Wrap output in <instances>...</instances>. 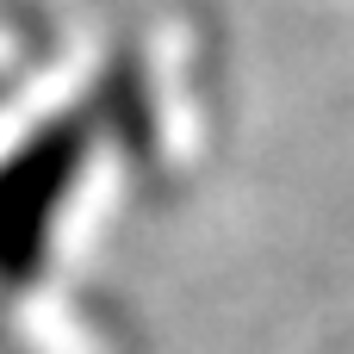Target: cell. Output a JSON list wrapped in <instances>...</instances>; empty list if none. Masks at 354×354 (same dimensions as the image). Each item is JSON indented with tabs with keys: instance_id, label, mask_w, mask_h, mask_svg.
I'll use <instances>...</instances> for the list:
<instances>
[{
	"instance_id": "6da1fadb",
	"label": "cell",
	"mask_w": 354,
	"mask_h": 354,
	"mask_svg": "<svg viewBox=\"0 0 354 354\" xmlns=\"http://www.w3.org/2000/svg\"><path fill=\"white\" fill-rule=\"evenodd\" d=\"M81 149H87L81 131H50L37 149H25L0 174V274L6 280L31 274V261L44 249V230H50V212L68 193V174H75Z\"/></svg>"
}]
</instances>
